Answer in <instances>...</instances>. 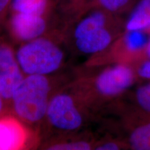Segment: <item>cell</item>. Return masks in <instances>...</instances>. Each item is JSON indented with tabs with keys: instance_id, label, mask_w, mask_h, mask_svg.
Segmentation results:
<instances>
[{
	"instance_id": "cell-1",
	"label": "cell",
	"mask_w": 150,
	"mask_h": 150,
	"mask_svg": "<svg viewBox=\"0 0 150 150\" xmlns=\"http://www.w3.org/2000/svg\"><path fill=\"white\" fill-rule=\"evenodd\" d=\"M118 17L97 7L82 14L70 28L74 52L94 56L108 50L125 31V22Z\"/></svg>"
},
{
	"instance_id": "cell-2",
	"label": "cell",
	"mask_w": 150,
	"mask_h": 150,
	"mask_svg": "<svg viewBox=\"0 0 150 150\" xmlns=\"http://www.w3.org/2000/svg\"><path fill=\"white\" fill-rule=\"evenodd\" d=\"M90 108L72 84L63 86L52 96L39 129L40 140L81 134L87 125Z\"/></svg>"
},
{
	"instance_id": "cell-3",
	"label": "cell",
	"mask_w": 150,
	"mask_h": 150,
	"mask_svg": "<svg viewBox=\"0 0 150 150\" xmlns=\"http://www.w3.org/2000/svg\"><path fill=\"white\" fill-rule=\"evenodd\" d=\"M59 76L25 75L13 93L9 112L39 132L52 96L63 86Z\"/></svg>"
},
{
	"instance_id": "cell-4",
	"label": "cell",
	"mask_w": 150,
	"mask_h": 150,
	"mask_svg": "<svg viewBox=\"0 0 150 150\" xmlns=\"http://www.w3.org/2000/svg\"><path fill=\"white\" fill-rule=\"evenodd\" d=\"M138 79L133 65L114 63L95 73L81 78L72 84L91 109L99 102H110L123 95Z\"/></svg>"
},
{
	"instance_id": "cell-5",
	"label": "cell",
	"mask_w": 150,
	"mask_h": 150,
	"mask_svg": "<svg viewBox=\"0 0 150 150\" xmlns=\"http://www.w3.org/2000/svg\"><path fill=\"white\" fill-rule=\"evenodd\" d=\"M16 53L24 75L55 76L64 68L67 59L59 39L48 35L20 44Z\"/></svg>"
},
{
	"instance_id": "cell-6",
	"label": "cell",
	"mask_w": 150,
	"mask_h": 150,
	"mask_svg": "<svg viewBox=\"0 0 150 150\" xmlns=\"http://www.w3.org/2000/svg\"><path fill=\"white\" fill-rule=\"evenodd\" d=\"M39 132L11 112L0 115V150H33Z\"/></svg>"
},
{
	"instance_id": "cell-7",
	"label": "cell",
	"mask_w": 150,
	"mask_h": 150,
	"mask_svg": "<svg viewBox=\"0 0 150 150\" xmlns=\"http://www.w3.org/2000/svg\"><path fill=\"white\" fill-rule=\"evenodd\" d=\"M24 76L13 46L5 37H0V96L8 112L13 93Z\"/></svg>"
},
{
	"instance_id": "cell-8",
	"label": "cell",
	"mask_w": 150,
	"mask_h": 150,
	"mask_svg": "<svg viewBox=\"0 0 150 150\" xmlns=\"http://www.w3.org/2000/svg\"><path fill=\"white\" fill-rule=\"evenodd\" d=\"M6 23L9 35L19 45L46 35L48 30L46 16L10 13Z\"/></svg>"
},
{
	"instance_id": "cell-9",
	"label": "cell",
	"mask_w": 150,
	"mask_h": 150,
	"mask_svg": "<svg viewBox=\"0 0 150 150\" xmlns=\"http://www.w3.org/2000/svg\"><path fill=\"white\" fill-rule=\"evenodd\" d=\"M95 145L87 133L41 139L33 150H94Z\"/></svg>"
},
{
	"instance_id": "cell-10",
	"label": "cell",
	"mask_w": 150,
	"mask_h": 150,
	"mask_svg": "<svg viewBox=\"0 0 150 150\" xmlns=\"http://www.w3.org/2000/svg\"><path fill=\"white\" fill-rule=\"evenodd\" d=\"M131 125L128 143L132 150H150V116L138 115Z\"/></svg>"
},
{
	"instance_id": "cell-11",
	"label": "cell",
	"mask_w": 150,
	"mask_h": 150,
	"mask_svg": "<svg viewBox=\"0 0 150 150\" xmlns=\"http://www.w3.org/2000/svg\"><path fill=\"white\" fill-rule=\"evenodd\" d=\"M150 28V0H138L125 21V31Z\"/></svg>"
},
{
	"instance_id": "cell-12",
	"label": "cell",
	"mask_w": 150,
	"mask_h": 150,
	"mask_svg": "<svg viewBox=\"0 0 150 150\" xmlns=\"http://www.w3.org/2000/svg\"><path fill=\"white\" fill-rule=\"evenodd\" d=\"M49 6L50 0H11L8 11L10 13L46 16Z\"/></svg>"
},
{
	"instance_id": "cell-13",
	"label": "cell",
	"mask_w": 150,
	"mask_h": 150,
	"mask_svg": "<svg viewBox=\"0 0 150 150\" xmlns=\"http://www.w3.org/2000/svg\"><path fill=\"white\" fill-rule=\"evenodd\" d=\"M138 0H93L94 6L109 13L120 16L129 13Z\"/></svg>"
},
{
	"instance_id": "cell-14",
	"label": "cell",
	"mask_w": 150,
	"mask_h": 150,
	"mask_svg": "<svg viewBox=\"0 0 150 150\" xmlns=\"http://www.w3.org/2000/svg\"><path fill=\"white\" fill-rule=\"evenodd\" d=\"M134 101L141 115L150 116V82L138 86L135 90Z\"/></svg>"
},
{
	"instance_id": "cell-15",
	"label": "cell",
	"mask_w": 150,
	"mask_h": 150,
	"mask_svg": "<svg viewBox=\"0 0 150 150\" xmlns=\"http://www.w3.org/2000/svg\"><path fill=\"white\" fill-rule=\"evenodd\" d=\"M136 72L137 77L150 81V58H147L138 63Z\"/></svg>"
},
{
	"instance_id": "cell-16",
	"label": "cell",
	"mask_w": 150,
	"mask_h": 150,
	"mask_svg": "<svg viewBox=\"0 0 150 150\" xmlns=\"http://www.w3.org/2000/svg\"><path fill=\"white\" fill-rule=\"evenodd\" d=\"M94 150H122V147L115 140H106L95 145Z\"/></svg>"
},
{
	"instance_id": "cell-17",
	"label": "cell",
	"mask_w": 150,
	"mask_h": 150,
	"mask_svg": "<svg viewBox=\"0 0 150 150\" xmlns=\"http://www.w3.org/2000/svg\"><path fill=\"white\" fill-rule=\"evenodd\" d=\"M11 0H0V28L4 23L8 15Z\"/></svg>"
},
{
	"instance_id": "cell-18",
	"label": "cell",
	"mask_w": 150,
	"mask_h": 150,
	"mask_svg": "<svg viewBox=\"0 0 150 150\" xmlns=\"http://www.w3.org/2000/svg\"><path fill=\"white\" fill-rule=\"evenodd\" d=\"M5 112H8V108H7L6 104L4 99L0 96V115L5 113Z\"/></svg>"
},
{
	"instance_id": "cell-19",
	"label": "cell",
	"mask_w": 150,
	"mask_h": 150,
	"mask_svg": "<svg viewBox=\"0 0 150 150\" xmlns=\"http://www.w3.org/2000/svg\"><path fill=\"white\" fill-rule=\"evenodd\" d=\"M147 58H150V28L149 29V40L147 47Z\"/></svg>"
}]
</instances>
